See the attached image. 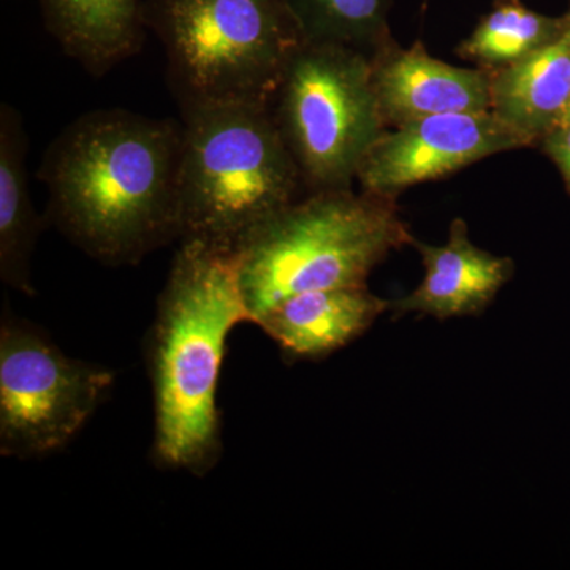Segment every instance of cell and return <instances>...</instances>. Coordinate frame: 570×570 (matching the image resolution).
I'll use <instances>...</instances> for the list:
<instances>
[{"mask_svg":"<svg viewBox=\"0 0 570 570\" xmlns=\"http://www.w3.org/2000/svg\"><path fill=\"white\" fill-rule=\"evenodd\" d=\"M183 124L110 108L62 130L37 171L48 220L104 265L124 266L181 236Z\"/></svg>","mask_w":570,"mask_h":570,"instance_id":"cell-1","label":"cell"},{"mask_svg":"<svg viewBox=\"0 0 570 570\" xmlns=\"http://www.w3.org/2000/svg\"><path fill=\"white\" fill-rule=\"evenodd\" d=\"M249 322L235 254L179 242L146 341L153 459L205 475L223 456L217 385L232 330Z\"/></svg>","mask_w":570,"mask_h":570,"instance_id":"cell-2","label":"cell"},{"mask_svg":"<svg viewBox=\"0 0 570 570\" xmlns=\"http://www.w3.org/2000/svg\"><path fill=\"white\" fill-rule=\"evenodd\" d=\"M414 242L397 198L362 189L303 195L235 253L250 324L288 296L366 284L390 254Z\"/></svg>","mask_w":570,"mask_h":570,"instance_id":"cell-3","label":"cell"},{"mask_svg":"<svg viewBox=\"0 0 570 570\" xmlns=\"http://www.w3.org/2000/svg\"><path fill=\"white\" fill-rule=\"evenodd\" d=\"M306 194L269 108L183 112L179 242L235 254L257 228Z\"/></svg>","mask_w":570,"mask_h":570,"instance_id":"cell-4","label":"cell"},{"mask_svg":"<svg viewBox=\"0 0 570 570\" xmlns=\"http://www.w3.org/2000/svg\"><path fill=\"white\" fill-rule=\"evenodd\" d=\"M183 112L272 107L306 39L284 0H145Z\"/></svg>","mask_w":570,"mask_h":570,"instance_id":"cell-5","label":"cell"},{"mask_svg":"<svg viewBox=\"0 0 570 570\" xmlns=\"http://www.w3.org/2000/svg\"><path fill=\"white\" fill-rule=\"evenodd\" d=\"M269 111L307 193L352 189L389 130L370 55L326 41H306L296 52Z\"/></svg>","mask_w":570,"mask_h":570,"instance_id":"cell-6","label":"cell"},{"mask_svg":"<svg viewBox=\"0 0 570 570\" xmlns=\"http://www.w3.org/2000/svg\"><path fill=\"white\" fill-rule=\"evenodd\" d=\"M115 384L29 322L3 311L0 325V453L33 459L69 444Z\"/></svg>","mask_w":570,"mask_h":570,"instance_id":"cell-7","label":"cell"},{"mask_svg":"<svg viewBox=\"0 0 570 570\" xmlns=\"http://www.w3.org/2000/svg\"><path fill=\"white\" fill-rule=\"evenodd\" d=\"M531 146L493 111L445 112L392 127L373 146L356 181L366 193L397 198L497 154Z\"/></svg>","mask_w":570,"mask_h":570,"instance_id":"cell-8","label":"cell"},{"mask_svg":"<svg viewBox=\"0 0 570 570\" xmlns=\"http://www.w3.org/2000/svg\"><path fill=\"white\" fill-rule=\"evenodd\" d=\"M370 58L389 129L445 112L491 110V69L439 61L420 41L403 48L392 40Z\"/></svg>","mask_w":570,"mask_h":570,"instance_id":"cell-9","label":"cell"},{"mask_svg":"<svg viewBox=\"0 0 570 570\" xmlns=\"http://www.w3.org/2000/svg\"><path fill=\"white\" fill-rule=\"evenodd\" d=\"M412 246L419 250L425 273L415 291L392 299L390 311L395 317H478L515 275L512 258L491 254L472 243L468 223L461 217L450 223L444 245H428L415 238Z\"/></svg>","mask_w":570,"mask_h":570,"instance_id":"cell-10","label":"cell"},{"mask_svg":"<svg viewBox=\"0 0 570 570\" xmlns=\"http://www.w3.org/2000/svg\"><path fill=\"white\" fill-rule=\"evenodd\" d=\"M392 307L367 284L288 296L255 321L291 362H317L365 335Z\"/></svg>","mask_w":570,"mask_h":570,"instance_id":"cell-11","label":"cell"},{"mask_svg":"<svg viewBox=\"0 0 570 570\" xmlns=\"http://www.w3.org/2000/svg\"><path fill=\"white\" fill-rule=\"evenodd\" d=\"M48 32L92 77L134 58L145 43V0H39Z\"/></svg>","mask_w":570,"mask_h":570,"instance_id":"cell-12","label":"cell"},{"mask_svg":"<svg viewBox=\"0 0 570 570\" xmlns=\"http://www.w3.org/2000/svg\"><path fill=\"white\" fill-rule=\"evenodd\" d=\"M570 105V22L528 58L491 69V111L530 145L564 118Z\"/></svg>","mask_w":570,"mask_h":570,"instance_id":"cell-13","label":"cell"},{"mask_svg":"<svg viewBox=\"0 0 570 570\" xmlns=\"http://www.w3.org/2000/svg\"><path fill=\"white\" fill-rule=\"evenodd\" d=\"M28 146L20 111L0 105V279L33 296L32 255L45 220L29 193Z\"/></svg>","mask_w":570,"mask_h":570,"instance_id":"cell-14","label":"cell"},{"mask_svg":"<svg viewBox=\"0 0 570 570\" xmlns=\"http://www.w3.org/2000/svg\"><path fill=\"white\" fill-rule=\"evenodd\" d=\"M570 22V10L549 17L521 6L519 0H499L461 41L460 58L485 69H499L528 58L557 39Z\"/></svg>","mask_w":570,"mask_h":570,"instance_id":"cell-15","label":"cell"},{"mask_svg":"<svg viewBox=\"0 0 570 570\" xmlns=\"http://www.w3.org/2000/svg\"><path fill=\"white\" fill-rule=\"evenodd\" d=\"M307 41L346 45L373 55L395 40L392 0H284Z\"/></svg>","mask_w":570,"mask_h":570,"instance_id":"cell-16","label":"cell"},{"mask_svg":"<svg viewBox=\"0 0 570 570\" xmlns=\"http://www.w3.org/2000/svg\"><path fill=\"white\" fill-rule=\"evenodd\" d=\"M543 151L553 160L570 190V119H562L540 140Z\"/></svg>","mask_w":570,"mask_h":570,"instance_id":"cell-17","label":"cell"},{"mask_svg":"<svg viewBox=\"0 0 570 570\" xmlns=\"http://www.w3.org/2000/svg\"><path fill=\"white\" fill-rule=\"evenodd\" d=\"M562 119H570V105H569V108H568V112H566V116Z\"/></svg>","mask_w":570,"mask_h":570,"instance_id":"cell-18","label":"cell"},{"mask_svg":"<svg viewBox=\"0 0 570 570\" xmlns=\"http://www.w3.org/2000/svg\"><path fill=\"white\" fill-rule=\"evenodd\" d=\"M428 0H423V6H426Z\"/></svg>","mask_w":570,"mask_h":570,"instance_id":"cell-19","label":"cell"}]
</instances>
